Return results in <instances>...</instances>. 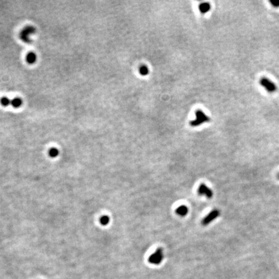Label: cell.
I'll list each match as a JSON object with an SVG mask.
<instances>
[{"instance_id": "1", "label": "cell", "mask_w": 279, "mask_h": 279, "mask_svg": "<svg viewBox=\"0 0 279 279\" xmlns=\"http://www.w3.org/2000/svg\"><path fill=\"white\" fill-rule=\"evenodd\" d=\"M36 28L33 26L28 25L25 27L21 31L20 33V38L23 42L29 44L32 40H31L30 36L34 34L36 32Z\"/></svg>"}, {"instance_id": "2", "label": "cell", "mask_w": 279, "mask_h": 279, "mask_svg": "<svg viewBox=\"0 0 279 279\" xmlns=\"http://www.w3.org/2000/svg\"><path fill=\"white\" fill-rule=\"evenodd\" d=\"M260 83L269 92L272 93L276 90V85L267 78H262L260 80Z\"/></svg>"}, {"instance_id": "3", "label": "cell", "mask_w": 279, "mask_h": 279, "mask_svg": "<svg viewBox=\"0 0 279 279\" xmlns=\"http://www.w3.org/2000/svg\"><path fill=\"white\" fill-rule=\"evenodd\" d=\"M196 120L191 122V125L192 126H198L204 122H206V121L209 120V118L201 111H198L196 112Z\"/></svg>"}, {"instance_id": "4", "label": "cell", "mask_w": 279, "mask_h": 279, "mask_svg": "<svg viewBox=\"0 0 279 279\" xmlns=\"http://www.w3.org/2000/svg\"><path fill=\"white\" fill-rule=\"evenodd\" d=\"M163 250L161 247H159L158 249L149 257V261L152 264H158L162 262L163 259Z\"/></svg>"}, {"instance_id": "5", "label": "cell", "mask_w": 279, "mask_h": 279, "mask_svg": "<svg viewBox=\"0 0 279 279\" xmlns=\"http://www.w3.org/2000/svg\"><path fill=\"white\" fill-rule=\"evenodd\" d=\"M220 212L218 209H214V210L212 211L210 213H209L208 215H207L205 218L202 220V224L203 226H207L208 224H210L211 222H213V220H215L216 218H218V217L220 216Z\"/></svg>"}, {"instance_id": "6", "label": "cell", "mask_w": 279, "mask_h": 279, "mask_svg": "<svg viewBox=\"0 0 279 279\" xmlns=\"http://www.w3.org/2000/svg\"><path fill=\"white\" fill-rule=\"evenodd\" d=\"M198 192H199V194L200 195H201V196L204 195V196H206L208 199H211L213 197V191L206 184H204V183H201L200 185Z\"/></svg>"}, {"instance_id": "7", "label": "cell", "mask_w": 279, "mask_h": 279, "mask_svg": "<svg viewBox=\"0 0 279 279\" xmlns=\"http://www.w3.org/2000/svg\"><path fill=\"white\" fill-rule=\"evenodd\" d=\"M188 211H189V209H188L187 207L184 206V205H182V206H179L176 209V213L181 216H184L187 214Z\"/></svg>"}, {"instance_id": "8", "label": "cell", "mask_w": 279, "mask_h": 279, "mask_svg": "<svg viewBox=\"0 0 279 279\" xmlns=\"http://www.w3.org/2000/svg\"><path fill=\"white\" fill-rule=\"evenodd\" d=\"M26 60H27V63L29 64L34 63L37 60V55L34 52H30L29 53H28L27 56H26Z\"/></svg>"}, {"instance_id": "9", "label": "cell", "mask_w": 279, "mask_h": 279, "mask_svg": "<svg viewBox=\"0 0 279 279\" xmlns=\"http://www.w3.org/2000/svg\"><path fill=\"white\" fill-rule=\"evenodd\" d=\"M23 104V100L19 97L14 98V99L11 100V105L14 108L17 109L20 107Z\"/></svg>"}, {"instance_id": "10", "label": "cell", "mask_w": 279, "mask_h": 279, "mask_svg": "<svg viewBox=\"0 0 279 279\" xmlns=\"http://www.w3.org/2000/svg\"><path fill=\"white\" fill-rule=\"evenodd\" d=\"M0 103L3 106L7 107L9 105H11V100L9 99V98L8 97L3 96L0 99Z\"/></svg>"}, {"instance_id": "11", "label": "cell", "mask_w": 279, "mask_h": 279, "mask_svg": "<svg viewBox=\"0 0 279 279\" xmlns=\"http://www.w3.org/2000/svg\"><path fill=\"white\" fill-rule=\"evenodd\" d=\"M49 154L51 158H56L59 154V150L56 147H52V148L50 149Z\"/></svg>"}, {"instance_id": "12", "label": "cell", "mask_w": 279, "mask_h": 279, "mask_svg": "<svg viewBox=\"0 0 279 279\" xmlns=\"http://www.w3.org/2000/svg\"><path fill=\"white\" fill-rule=\"evenodd\" d=\"M109 221H110V218L107 215L102 216L100 219V222L102 226H107V224H109Z\"/></svg>"}, {"instance_id": "13", "label": "cell", "mask_w": 279, "mask_h": 279, "mask_svg": "<svg viewBox=\"0 0 279 279\" xmlns=\"http://www.w3.org/2000/svg\"><path fill=\"white\" fill-rule=\"evenodd\" d=\"M209 9H210V6L208 3H202L200 5V10L202 13H206L209 10Z\"/></svg>"}, {"instance_id": "14", "label": "cell", "mask_w": 279, "mask_h": 279, "mask_svg": "<svg viewBox=\"0 0 279 279\" xmlns=\"http://www.w3.org/2000/svg\"><path fill=\"white\" fill-rule=\"evenodd\" d=\"M140 72L142 75H146L148 73V69L145 66H142L140 69Z\"/></svg>"}, {"instance_id": "15", "label": "cell", "mask_w": 279, "mask_h": 279, "mask_svg": "<svg viewBox=\"0 0 279 279\" xmlns=\"http://www.w3.org/2000/svg\"><path fill=\"white\" fill-rule=\"evenodd\" d=\"M271 4L275 7H279V0H270Z\"/></svg>"}, {"instance_id": "16", "label": "cell", "mask_w": 279, "mask_h": 279, "mask_svg": "<svg viewBox=\"0 0 279 279\" xmlns=\"http://www.w3.org/2000/svg\"><path fill=\"white\" fill-rule=\"evenodd\" d=\"M278 178H279V174H278Z\"/></svg>"}]
</instances>
